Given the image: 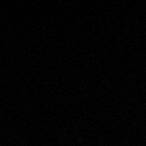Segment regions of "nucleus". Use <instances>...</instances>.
Masks as SVG:
<instances>
[]
</instances>
